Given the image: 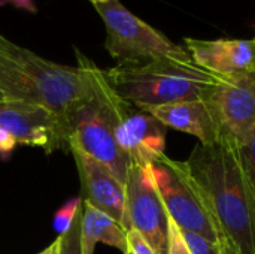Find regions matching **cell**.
Returning <instances> with one entry per match:
<instances>
[{
    "label": "cell",
    "mask_w": 255,
    "mask_h": 254,
    "mask_svg": "<svg viewBox=\"0 0 255 254\" xmlns=\"http://www.w3.org/2000/svg\"><path fill=\"white\" fill-rule=\"evenodd\" d=\"M232 254H255V204L236 148L197 145L181 162Z\"/></svg>",
    "instance_id": "1"
},
{
    "label": "cell",
    "mask_w": 255,
    "mask_h": 254,
    "mask_svg": "<svg viewBox=\"0 0 255 254\" xmlns=\"http://www.w3.org/2000/svg\"><path fill=\"white\" fill-rule=\"evenodd\" d=\"M78 66L46 60L0 34V93L6 100L43 106L58 117L69 133L70 111L94 87L97 66L75 49Z\"/></svg>",
    "instance_id": "2"
},
{
    "label": "cell",
    "mask_w": 255,
    "mask_h": 254,
    "mask_svg": "<svg viewBox=\"0 0 255 254\" xmlns=\"http://www.w3.org/2000/svg\"><path fill=\"white\" fill-rule=\"evenodd\" d=\"M105 73L121 99L143 111L178 102L205 100L220 81V76L199 67L193 60L175 58L115 66Z\"/></svg>",
    "instance_id": "3"
},
{
    "label": "cell",
    "mask_w": 255,
    "mask_h": 254,
    "mask_svg": "<svg viewBox=\"0 0 255 254\" xmlns=\"http://www.w3.org/2000/svg\"><path fill=\"white\" fill-rule=\"evenodd\" d=\"M127 102L109 84L105 70L97 67L91 94L69 114V147H75L103 165L124 186L131 168L130 157L120 148L115 130Z\"/></svg>",
    "instance_id": "4"
},
{
    "label": "cell",
    "mask_w": 255,
    "mask_h": 254,
    "mask_svg": "<svg viewBox=\"0 0 255 254\" xmlns=\"http://www.w3.org/2000/svg\"><path fill=\"white\" fill-rule=\"evenodd\" d=\"M105 30V46L117 66L143 64L161 58L193 60L190 52L167 39L143 19L124 7L120 0H106L94 3Z\"/></svg>",
    "instance_id": "5"
},
{
    "label": "cell",
    "mask_w": 255,
    "mask_h": 254,
    "mask_svg": "<svg viewBox=\"0 0 255 254\" xmlns=\"http://www.w3.org/2000/svg\"><path fill=\"white\" fill-rule=\"evenodd\" d=\"M151 169L163 205L172 220L182 231L197 234L227 250L221 234L214 225L202 198L188 180L181 162L164 154L155 163H151Z\"/></svg>",
    "instance_id": "6"
},
{
    "label": "cell",
    "mask_w": 255,
    "mask_h": 254,
    "mask_svg": "<svg viewBox=\"0 0 255 254\" xmlns=\"http://www.w3.org/2000/svg\"><path fill=\"white\" fill-rule=\"evenodd\" d=\"M220 141L239 150L255 132V75L221 78L205 99Z\"/></svg>",
    "instance_id": "7"
},
{
    "label": "cell",
    "mask_w": 255,
    "mask_h": 254,
    "mask_svg": "<svg viewBox=\"0 0 255 254\" xmlns=\"http://www.w3.org/2000/svg\"><path fill=\"white\" fill-rule=\"evenodd\" d=\"M126 196L131 229L140 232L158 254L167 253V211L157 190L151 165H131Z\"/></svg>",
    "instance_id": "8"
},
{
    "label": "cell",
    "mask_w": 255,
    "mask_h": 254,
    "mask_svg": "<svg viewBox=\"0 0 255 254\" xmlns=\"http://www.w3.org/2000/svg\"><path fill=\"white\" fill-rule=\"evenodd\" d=\"M0 130L10 133L18 144L42 148L51 154L69 153V133L49 109L16 100L0 102Z\"/></svg>",
    "instance_id": "9"
},
{
    "label": "cell",
    "mask_w": 255,
    "mask_h": 254,
    "mask_svg": "<svg viewBox=\"0 0 255 254\" xmlns=\"http://www.w3.org/2000/svg\"><path fill=\"white\" fill-rule=\"evenodd\" d=\"M69 153L78 168L82 193L81 199L117 220L126 231H130L131 225L127 213L126 186L117 180L111 171L81 150L70 145Z\"/></svg>",
    "instance_id": "10"
},
{
    "label": "cell",
    "mask_w": 255,
    "mask_h": 254,
    "mask_svg": "<svg viewBox=\"0 0 255 254\" xmlns=\"http://www.w3.org/2000/svg\"><path fill=\"white\" fill-rule=\"evenodd\" d=\"M166 132L167 127L154 115L127 102L115 139L133 165L146 166L166 154Z\"/></svg>",
    "instance_id": "11"
},
{
    "label": "cell",
    "mask_w": 255,
    "mask_h": 254,
    "mask_svg": "<svg viewBox=\"0 0 255 254\" xmlns=\"http://www.w3.org/2000/svg\"><path fill=\"white\" fill-rule=\"evenodd\" d=\"M184 43L193 61L215 76L255 75V39L202 40L187 37Z\"/></svg>",
    "instance_id": "12"
},
{
    "label": "cell",
    "mask_w": 255,
    "mask_h": 254,
    "mask_svg": "<svg viewBox=\"0 0 255 254\" xmlns=\"http://www.w3.org/2000/svg\"><path fill=\"white\" fill-rule=\"evenodd\" d=\"M166 127L179 130L199 139L200 145L220 142V133L205 100H187L148 109Z\"/></svg>",
    "instance_id": "13"
},
{
    "label": "cell",
    "mask_w": 255,
    "mask_h": 254,
    "mask_svg": "<svg viewBox=\"0 0 255 254\" xmlns=\"http://www.w3.org/2000/svg\"><path fill=\"white\" fill-rule=\"evenodd\" d=\"M82 201V199H81ZM102 243L128 253L127 231L108 214L96 210L87 202H81V249L82 254H94L96 246Z\"/></svg>",
    "instance_id": "14"
},
{
    "label": "cell",
    "mask_w": 255,
    "mask_h": 254,
    "mask_svg": "<svg viewBox=\"0 0 255 254\" xmlns=\"http://www.w3.org/2000/svg\"><path fill=\"white\" fill-rule=\"evenodd\" d=\"M81 202H82L81 198H72L61 208H58L55 211L54 220H52V226H54V231L57 232V237H61V235H64L69 231V228L72 226L75 217L79 213Z\"/></svg>",
    "instance_id": "15"
},
{
    "label": "cell",
    "mask_w": 255,
    "mask_h": 254,
    "mask_svg": "<svg viewBox=\"0 0 255 254\" xmlns=\"http://www.w3.org/2000/svg\"><path fill=\"white\" fill-rule=\"evenodd\" d=\"M238 153H239V157H241V162H242V166H244V171H245V175L248 180V186H250V190H251L255 204V132L251 136V139L242 148L238 150Z\"/></svg>",
    "instance_id": "16"
},
{
    "label": "cell",
    "mask_w": 255,
    "mask_h": 254,
    "mask_svg": "<svg viewBox=\"0 0 255 254\" xmlns=\"http://www.w3.org/2000/svg\"><path fill=\"white\" fill-rule=\"evenodd\" d=\"M182 231V229H181ZM182 235L191 250L193 254H232L229 253L223 246L212 243L197 234L188 232V231H182Z\"/></svg>",
    "instance_id": "17"
},
{
    "label": "cell",
    "mask_w": 255,
    "mask_h": 254,
    "mask_svg": "<svg viewBox=\"0 0 255 254\" xmlns=\"http://www.w3.org/2000/svg\"><path fill=\"white\" fill-rule=\"evenodd\" d=\"M60 254H82L81 249V208L75 217L69 231L61 235V252Z\"/></svg>",
    "instance_id": "18"
},
{
    "label": "cell",
    "mask_w": 255,
    "mask_h": 254,
    "mask_svg": "<svg viewBox=\"0 0 255 254\" xmlns=\"http://www.w3.org/2000/svg\"><path fill=\"white\" fill-rule=\"evenodd\" d=\"M166 254H193L181 228L167 214V253Z\"/></svg>",
    "instance_id": "19"
},
{
    "label": "cell",
    "mask_w": 255,
    "mask_h": 254,
    "mask_svg": "<svg viewBox=\"0 0 255 254\" xmlns=\"http://www.w3.org/2000/svg\"><path fill=\"white\" fill-rule=\"evenodd\" d=\"M127 249L130 254H158V252L136 229L127 231Z\"/></svg>",
    "instance_id": "20"
},
{
    "label": "cell",
    "mask_w": 255,
    "mask_h": 254,
    "mask_svg": "<svg viewBox=\"0 0 255 254\" xmlns=\"http://www.w3.org/2000/svg\"><path fill=\"white\" fill-rule=\"evenodd\" d=\"M18 145V141L7 132L0 130V156L7 157Z\"/></svg>",
    "instance_id": "21"
},
{
    "label": "cell",
    "mask_w": 255,
    "mask_h": 254,
    "mask_svg": "<svg viewBox=\"0 0 255 254\" xmlns=\"http://www.w3.org/2000/svg\"><path fill=\"white\" fill-rule=\"evenodd\" d=\"M4 4H13L15 7L28 10L31 13H34L37 10L36 6H34V3H33V0H0V7L4 6Z\"/></svg>",
    "instance_id": "22"
},
{
    "label": "cell",
    "mask_w": 255,
    "mask_h": 254,
    "mask_svg": "<svg viewBox=\"0 0 255 254\" xmlns=\"http://www.w3.org/2000/svg\"><path fill=\"white\" fill-rule=\"evenodd\" d=\"M60 252H61V237H57L46 249H43L37 254H60Z\"/></svg>",
    "instance_id": "23"
},
{
    "label": "cell",
    "mask_w": 255,
    "mask_h": 254,
    "mask_svg": "<svg viewBox=\"0 0 255 254\" xmlns=\"http://www.w3.org/2000/svg\"><path fill=\"white\" fill-rule=\"evenodd\" d=\"M90 1L94 4V3H102V1H106V0H90Z\"/></svg>",
    "instance_id": "24"
},
{
    "label": "cell",
    "mask_w": 255,
    "mask_h": 254,
    "mask_svg": "<svg viewBox=\"0 0 255 254\" xmlns=\"http://www.w3.org/2000/svg\"><path fill=\"white\" fill-rule=\"evenodd\" d=\"M3 100H6V99H4V96H3V94L0 93V102H3Z\"/></svg>",
    "instance_id": "25"
},
{
    "label": "cell",
    "mask_w": 255,
    "mask_h": 254,
    "mask_svg": "<svg viewBox=\"0 0 255 254\" xmlns=\"http://www.w3.org/2000/svg\"><path fill=\"white\" fill-rule=\"evenodd\" d=\"M126 254H130V253H126Z\"/></svg>",
    "instance_id": "26"
}]
</instances>
